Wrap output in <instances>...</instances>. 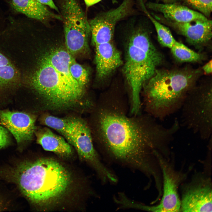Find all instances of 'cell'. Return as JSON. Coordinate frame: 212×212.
<instances>
[{
  "label": "cell",
  "instance_id": "23",
  "mask_svg": "<svg viewBox=\"0 0 212 212\" xmlns=\"http://www.w3.org/2000/svg\"><path fill=\"white\" fill-rule=\"evenodd\" d=\"M17 75L16 70L11 64L0 66V84L2 86L14 81Z\"/></svg>",
  "mask_w": 212,
  "mask_h": 212
},
{
  "label": "cell",
  "instance_id": "27",
  "mask_svg": "<svg viewBox=\"0 0 212 212\" xmlns=\"http://www.w3.org/2000/svg\"><path fill=\"white\" fill-rule=\"evenodd\" d=\"M202 69L206 74H209L211 73L212 72L211 60L204 65Z\"/></svg>",
  "mask_w": 212,
  "mask_h": 212
},
{
  "label": "cell",
  "instance_id": "25",
  "mask_svg": "<svg viewBox=\"0 0 212 212\" xmlns=\"http://www.w3.org/2000/svg\"><path fill=\"white\" fill-rule=\"evenodd\" d=\"M8 133L4 128L0 125V149L8 145L10 143Z\"/></svg>",
  "mask_w": 212,
  "mask_h": 212
},
{
  "label": "cell",
  "instance_id": "10",
  "mask_svg": "<svg viewBox=\"0 0 212 212\" xmlns=\"http://www.w3.org/2000/svg\"><path fill=\"white\" fill-rule=\"evenodd\" d=\"M36 117L24 112L0 110V124L13 134L19 144L31 141L35 130Z\"/></svg>",
  "mask_w": 212,
  "mask_h": 212
},
{
  "label": "cell",
  "instance_id": "24",
  "mask_svg": "<svg viewBox=\"0 0 212 212\" xmlns=\"http://www.w3.org/2000/svg\"><path fill=\"white\" fill-rule=\"evenodd\" d=\"M206 17L210 15L212 10V0H183Z\"/></svg>",
  "mask_w": 212,
  "mask_h": 212
},
{
  "label": "cell",
  "instance_id": "26",
  "mask_svg": "<svg viewBox=\"0 0 212 212\" xmlns=\"http://www.w3.org/2000/svg\"><path fill=\"white\" fill-rule=\"evenodd\" d=\"M39 3L45 5H47L51 8L59 13L57 7L54 4L53 0H36Z\"/></svg>",
  "mask_w": 212,
  "mask_h": 212
},
{
  "label": "cell",
  "instance_id": "17",
  "mask_svg": "<svg viewBox=\"0 0 212 212\" xmlns=\"http://www.w3.org/2000/svg\"><path fill=\"white\" fill-rule=\"evenodd\" d=\"M13 8L30 18L45 22L51 19L62 21L61 15L50 11L46 6L36 0H11Z\"/></svg>",
  "mask_w": 212,
  "mask_h": 212
},
{
  "label": "cell",
  "instance_id": "29",
  "mask_svg": "<svg viewBox=\"0 0 212 212\" xmlns=\"http://www.w3.org/2000/svg\"><path fill=\"white\" fill-rule=\"evenodd\" d=\"M102 0H84L87 7H90L100 1Z\"/></svg>",
  "mask_w": 212,
  "mask_h": 212
},
{
  "label": "cell",
  "instance_id": "14",
  "mask_svg": "<svg viewBox=\"0 0 212 212\" xmlns=\"http://www.w3.org/2000/svg\"><path fill=\"white\" fill-rule=\"evenodd\" d=\"M95 47V62L98 77L102 79L108 76L122 63L119 52L111 42Z\"/></svg>",
  "mask_w": 212,
  "mask_h": 212
},
{
  "label": "cell",
  "instance_id": "1",
  "mask_svg": "<svg viewBox=\"0 0 212 212\" xmlns=\"http://www.w3.org/2000/svg\"><path fill=\"white\" fill-rule=\"evenodd\" d=\"M122 102L101 101L93 116L96 139L107 154L117 162L143 171L150 170V150L171 139L173 131L148 117H130Z\"/></svg>",
  "mask_w": 212,
  "mask_h": 212
},
{
  "label": "cell",
  "instance_id": "11",
  "mask_svg": "<svg viewBox=\"0 0 212 212\" xmlns=\"http://www.w3.org/2000/svg\"><path fill=\"white\" fill-rule=\"evenodd\" d=\"M180 210L183 212H212V188L210 182L190 186L183 194Z\"/></svg>",
  "mask_w": 212,
  "mask_h": 212
},
{
  "label": "cell",
  "instance_id": "6",
  "mask_svg": "<svg viewBox=\"0 0 212 212\" xmlns=\"http://www.w3.org/2000/svg\"><path fill=\"white\" fill-rule=\"evenodd\" d=\"M212 92L210 86L192 88L187 93L181 107L184 124L203 139L212 132Z\"/></svg>",
  "mask_w": 212,
  "mask_h": 212
},
{
  "label": "cell",
  "instance_id": "5",
  "mask_svg": "<svg viewBox=\"0 0 212 212\" xmlns=\"http://www.w3.org/2000/svg\"><path fill=\"white\" fill-rule=\"evenodd\" d=\"M41 59L30 81L43 110L64 112L92 108V102L84 98V93L68 84L44 57Z\"/></svg>",
  "mask_w": 212,
  "mask_h": 212
},
{
  "label": "cell",
  "instance_id": "28",
  "mask_svg": "<svg viewBox=\"0 0 212 212\" xmlns=\"http://www.w3.org/2000/svg\"><path fill=\"white\" fill-rule=\"evenodd\" d=\"M11 64L8 59L0 52V66Z\"/></svg>",
  "mask_w": 212,
  "mask_h": 212
},
{
  "label": "cell",
  "instance_id": "15",
  "mask_svg": "<svg viewBox=\"0 0 212 212\" xmlns=\"http://www.w3.org/2000/svg\"><path fill=\"white\" fill-rule=\"evenodd\" d=\"M148 6L152 9L161 13L166 20L172 21L183 23L198 19H208L200 12L173 3H150Z\"/></svg>",
  "mask_w": 212,
  "mask_h": 212
},
{
  "label": "cell",
  "instance_id": "13",
  "mask_svg": "<svg viewBox=\"0 0 212 212\" xmlns=\"http://www.w3.org/2000/svg\"><path fill=\"white\" fill-rule=\"evenodd\" d=\"M164 180L163 194L159 204L149 206L142 204L140 209L153 212H179L180 210L181 201L177 191V184L167 170L162 166Z\"/></svg>",
  "mask_w": 212,
  "mask_h": 212
},
{
  "label": "cell",
  "instance_id": "4",
  "mask_svg": "<svg viewBox=\"0 0 212 212\" xmlns=\"http://www.w3.org/2000/svg\"><path fill=\"white\" fill-rule=\"evenodd\" d=\"M163 60L162 54L153 44L147 30L141 27L135 30L129 39L124 67V73L131 90L132 114L139 113L141 90Z\"/></svg>",
  "mask_w": 212,
  "mask_h": 212
},
{
  "label": "cell",
  "instance_id": "30",
  "mask_svg": "<svg viewBox=\"0 0 212 212\" xmlns=\"http://www.w3.org/2000/svg\"><path fill=\"white\" fill-rule=\"evenodd\" d=\"M166 3H172L174 2L176 0H162Z\"/></svg>",
  "mask_w": 212,
  "mask_h": 212
},
{
  "label": "cell",
  "instance_id": "18",
  "mask_svg": "<svg viewBox=\"0 0 212 212\" xmlns=\"http://www.w3.org/2000/svg\"><path fill=\"white\" fill-rule=\"evenodd\" d=\"M36 134L37 143L44 150L64 157L68 156L72 154L71 145L64 138L54 133L49 128L40 129Z\"/></svg>",
  "mask_w": 212,
  "mask_h": 212
},
{
  "label": "cell",
  "instance_id": "3",
  "mask_svg": "<svg viewBox=\"0 0 212 212\" xmlns=\"http://www.w3.org/2000/svg\"><path fill=\"white\" fill-rule=\"evenodd\" d=\"M186 69H157L144 84L145 102L148 112L163 119L181 108L198 74Z\"/></svg>",
  "mask_w": 212,
  "mask_h": 212
},
{
  "label": "cell",
  "instance_id": "21",
  "mask_svg": "<svg viewBox=\"0 0 212 212\" xmlns=\"http://www.w3.org/2000/svg\"><path fill=\"white\" fill-rule=\"evenodd\" d=\"M170 49L175 58L181 62H198L202 58L200 54L178 41Z\"/></svg>",
  "mask_w": 212,
  "mask_h": 212
},
{
  "label": "cell",
  "instance_id": "2",
  "mask_svg": "<svg viewBox=\"0 0 212 212\" xmlns=\"http://www.w3.org/2000/svg\"><path fill=\"white\" fill-rule=\"evenodd\" d=\"M15 181L33 203L48 206L61 198L71 182L70 174L61 163L42 158L22 163L14 169Z\"/></svg>",
  "mask_w": 212,
  "mask_h": 212
},
{
  "label": "cell",
  "instance_id": "16",
  "mask_svg": "<svg viewBox=\"0 0 212 212\" xmlns=\"http://www.w3.org/2000/svg\"><path fill=\"white\" fill-rule=\"evenodd\" d=\"M44 57L68 84L77 90L85 93L84 88L74 80L69 72V64L74 59L72 55L67 50L57 48L52 50Z\"/></svg>",
  "mask_w": 212,
  "mask_h": 212
},
{
  "label": "cell",
  "instance_id": "19",
  "mask_svg": "<svg viewBox=\"0 0 212 212\" xmlns=\"http://www.w3.org/2000/svg\"><path fill=\"white\" fill-rule=\"evenodd\" d=\"M75 116L59 117L47 113L40 117V122L55 130L66 139L70 145L73 132Z\"/></svg>",
  "mask_w": 212,
  "mask_h": 212
},
{
  "label": "cell",
  "instance_id": "31",
  "mask_svg": "<svg viewBox=\"0 0 212 212\" xmlns=\"http://www.w3.org/2000/svg\"><path fill=\"white\" fill-rule=\"evenodd\" d=\"M2 86L0 84V87Z\"/></svg>",
  "mask_w": 212,
  "mask_h": 212
},
{
  "label": "cell",
  "instance_id": "8",
  "mask_svg": "<svg viewBox=\"0 0 212 212\" xmlns=\"http://www.w3.org/2000/svg\"><path fill=\"white\" fill-rule=\"evenodd\" d=\"M71 145L77 150L79 156L91 164L104 181L114 183L115 176L101 162L93 146L90 127L82 119L76 117Z\"/></svg>",
  "mask_w": 212,
  "mask_h": 212
},
{
  "label": "cell",
  "instance_id": "12",
  "mask_svg": "<svg viewBox=\"0 0 212 212\" xmlns=\"http://www.w3.org/2000/svg\"><path fill=\"white\" fill-rule=\"evenodd\" d=\"M166 21L177 32L183 36L189 44L196 47L205 46L211 39V20L198 19L183 23Z\"/></svg>",
  "mask_w": 212,
  "mask_h": 212
},
{
  "label": "cell",
  "instance_id": "22",
  "mask_svg": "<svg viewBox=\"0 0 212 212\" xmlns=\"http://www.w3.org/2000/svg\"><path fill=\"white\" fill-rule=\"evenodd\" d=\"M69 70L74 80L85 89L89 79L88 73L86 69L77 63L74 59L69 64Z\"/></svg>",
  "mask_w": 212,
  "mask_h": 212
},
{
  "label": "cell",
  "instance_id": "9",
  "mask_svg": "<svg viewBox=\"0 0 212 212\" xmlns=\"http://www.w3.org/2000/svg\"><path fill=\"white\" fill-rule=\"evenodd\" d=\"M133 0H124L117 7L101 13L89 21L92 40L95 46L111 42L117 23L131 12Z\"/></svg>",
  "mask_w": 212,
  "mask_h": 212
},
{
  "label": "cell",
  "instance_id": "20",
  "mask_svg": "<svg viewBox=\"0 0 212 212\" xmlns=\"http://www.w3.org/2000/svg\"><path fill=\"white\" fill-rule=\"evenodd\" d=\"M141 5L144 12L155 27L160 44L164 47L171 48L177 41L174 38L170 29L153 17L146 10L143 4Z\"/></svg>",
  "mask_w": 212,
  "mask_h": 212
},
{
  "label": "cell",
  "instance_id": "7",
  "mask_svg": "<svg viewBox=\"0 0 212 212\" xmlns=\"http://www.w3.org/2000/svg\"><path fill=\"white\" fill-rule=\"evenodd\" d=\"M61 8L67 50L72 55L80 53L91 35L89 21L77 0H63Z\"/></svg>",
  "mask_w": 212,
  "mask_h": 212
}]
</instances>
